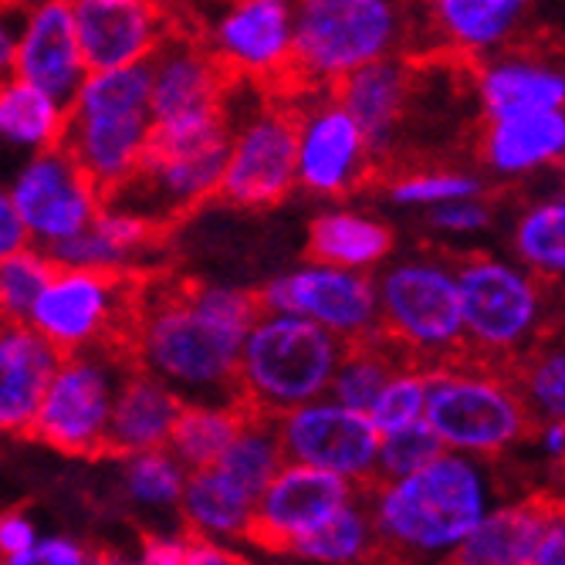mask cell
Here are the masks:
<instances>
[{
  "label": "cell",
  "instance_id": "obj_1",
  "mask_svg": "<svg viewBox=\"0 0 565 565\" xmlns=\"http://www.w3.org/2000/svg\"><path fill=\"white\" fill-rule=\"evenodd\" d=\"M265 312L258 288L211 285L157 265L142 275L132 352L183 403H231L244 335Z\"/></svg>",
  "mask_w": 565,
  "mask_h": 565
},
{
  "label": "cell",
  "instance_id": "obj_2",
  "mask_svg": "<svg viewBox=\"0 0 565 565\" xmlns=\"http://www.w3.org/2000/svg\"><path fill=\"white\" fill-rule=\"evenodd\" d=\"M484 465L481 457L444 450L403 478L363 484L390 565L447 555L488 515L491 478Z\"/></svg>",
  "mask_w": 565,
  "mask_h": 565
},
{
  "label": "cell",
  "instance_id": "obj_3",
  "mask_svg": "<svg viewBox=\"0 0 565 565\" xmlns=\"http://www.w3.org/2000/svg\"><path fill=\"white\" fill-rule=\"evenodd\" d=\"M234 136V102L227 116L196 122H152L132 173L102 200L177 231L217 196Z\"/></svg>",
  "mask_w": 565,
  "mask_h": 565
},
{
  "label": "cell",
  "instance_id": "obj_4",
  "mask_svg": "<svg viewBox=\"0 0 565 565\" xmlns=\"http://www.w3.org/2000/svg\"><path fill=\"white\" fill-rule=\"evenodd\" d=\"M396 55H420V11L406 0H295V95Z\"/></svg>",
  "mask_w": 565,
  "mask_h": 565
},
{
  "label": "cell",
  "instance_id": "obj_5",
  "mask_svg": "<svg viewBox=\"0 0 565 565\" xmlns=\"http://www.w3.org/2000/svg\"><path fill=\"white\" fill-rule=\"evenodd\" d=\"M465 355L511 370L545 335L558 316V291L535 278L511 254L465 250L457 254Z\"/></svg>",
  "mask_w": 565,
  "mask_h": 565
},
{
  "label": "cell",
  "instance_id": "obj_6",
  "mask_svg": "<svg viewBox=\"0 0 565 565\" xmlns=\"http://www.w3.org/2000/svg\"><path fill=\"white\" fill-rule=\"evenodd\" d=\"M380 301V335L424 366H444L465 355L457 254L444 244L393 254L373 271Z\"/></svg>",
  "mask_w": 565,
  "mask_h": 565
},
{
  "label": "cell",
  "instance_id": "obj_7",
  "mask_svg": "<svg viewBox=\"0 0 565 565\" xmlns=\"http://www.w3.org/2000/svg\"><path fill=\"white\" fill-rule=\"evenodd\" d=\"M345 342L288 312H262L237 359L234 406L247 417L278 420L288 409L329 396Z\"/></svg>",
  "mask_w": 565,
  "mask_h": 565
},
{
  "label": "cell",
  "instance_id": "obj_8",
  "mask_svg": "<svg viewBox=\"0 0 565 565\" xmlns=\"http://www.w3.org/2000/svg\"><path fill=\"white\" fill-rule=\"evenodd\" d=\"M152 129L149 65L88 72L65 113L62 149L92 177L106 200L136 167Z\"/></svg>",
  "mask_w": 565,
  "mask_h": 565
},
{
  "label": "cell",
  "instance_id": "obj_9",
  "mask_svg": "<svg viewBox=\"0 0 565 565\" xmlns=\"http://www.w3.org/2000/svg\"><path fill=\"white\" fill-rule=\"evenodd\" d=\"M427 424L447 450L481 460L504 457L535 430V417L511 380V370H498L468 355L430 370Z\"/></svg>",
  "mask_w": 565,
  "mask_h": 565
},
{
  "label": "cell",
  "instance_id": "obj_10",
  "mask_svg": "<svg viewBox=\"0 0 565 565\" xmlns=\"http://www.w3.org/2000/svg\"><path fill=\"white\" fill-rule=\"evenodd\" d=\"M295 95L254 85L234 92V136L214 203L234 211H271L298 190Z\"/></svg>",
  "mask_w": 565,
  "mask_h": 565
},
{
  "label": "cell",
  "instance_id": "obj_11",
  "mask_svg": "<svg viewBox=\"0 0 565 565\" xmlns=\"http://www.w3.org/2000/svg\"><path fill=\"white\" fill-rule=\"evenodd\" d=\"M136 366L139 359L113 342L62 352V363L44 390L31 440H41L65 457L102 460L119 383Z\"/></svg>",
  "mask_w": 565,
  "mask_h": 565
},
{
  "label": "cell",
  "instance_id": "obj_12",
  "mask_svg": "<svg viewBox=\"0 0 565 565\" xmlns=\"http://www.w3.org/2000/svg\"><path fill=\"white\" fill-rule=\"evenodd\" d=\"M146 271L149 268L109 271L55 265V275L47 278L31 308L28 326L38 329L58 352H75L102 342L132 352L136 305Z\"/></svg>",
  "mask_w": 565,
  "mask_h": 565
},
{
  "label": "cell",
  "instance_id": "obj_13",
  "mask_svg": "<svg viewBox=\"0 0 565 565\" xmlns=\"http://www.w3.org/2000/svg\"><path fill=\"white\" fill-rule=\"evenodd\" d=\"M298 190L319 200H345L380 180V163L352 113L332 92L295 95Z\"/></svg>",
  "mask_w": 565,
  "mask_h": 565
},
{
  "label": "cell",
  "instance_id": "obj_14",
  "mask_svg": "<svg viewBox=\"0 0 565 565\" xmlns=\"http://www.w3.org/2000/svg\"><path fill=\"white\" fill-rule=\"evenodd\" d=\"M207 38L237 82L295 95V0H231Z\"/></svg>",
  "mask_w": 565,
  "mask_h": 565
},
{
  "label": "cell",
  "instance_id": "obj_15",
  "mask_svg": "<svg viewBox=\"0 0 565 565\" xmlns=\"http://www.w3.org/2000/svg\"><path fill=\"white\" fill-rule=\"evenodd\" d=\"M275 427L288 465L322 468L355 484L376 481L380 430L363 409L342 406L332 396H319L281 414Z\"/></svg>",
  "mask_w": 565,
  "mask_h": 565
},
{
  "label": "cell",
  "instance_id": "obj_16",
  "mask_svg": "<svg viewBox=\"0 0 565 565\" xmlns=\"http://www.w3.org/2000/svg\"><path fill=\"white\" fill-rule=\"evenodd\" d=\"M265 312L301 316L339 335L342 342L370 339L380 332L376 278L335 265L308 262L258 288Z\"/></svg>",
  "mask_w": 565,
  "mask_h": 565
},
{
  "label": "cell",
  "instance_id": "obj_17",
  "mask_svg": "<svg viewBox=\"0 0 565 565\" xmlns=\"http://www.w3.org/2000/svg\"><path fill=\"white\" fill-rule=\"evenodd\" d=\"M11 196L38 250L82 234L102 207L98 186L62 146L38 149L18 173Z\"/></svg>",
  "mask_w": 565,
  "mask_h": 565
},
{
  "label": "cell",
  "instance_id": "obj_18",
  "mask_svg": "<svg viewBox=\"0 0 565 565\" xmlns=\"http://www.w3.org/2000/svg\"><path fill=\"white\" fill-rule=\"evenodd\" d=\"M539 0H427L420 8V55L471 68L519 44Z\"/></svg>",
  "mask_w": 565,
  "mask_h": 565
},
{
  "label": "cell",
  "instance_id": "obj_19",
  "mask_svg": "<svg viewBox=\"0 0 565 565\" xmlns=\"http://www.w3.org/2000/svg\"><path fill=\"white\" fill-rule=\"evenodd\" d=\"M359 484L308 465H281L271 484L262 491L244 539L265 552L288 555V548L322 529L332 515L355 498Z\"/></svg>",
  "mask_w": 565,
  "mask_h": 565
},
{
  "label": "cell",
  "instance_id": "obj_20",
  "mask_svg": "<svg viewBox=\"0 0 565 565\" xmlns=\"http://www.w3.org/2000/svg\"><path fill=\"white\" fill-rule=\"evenodd\" d=\"M420 58L414 55H396L373 62L345 75L332 95L352 113L359 129L366 132V142L380 163V173L393 167L403 152L406 122L414 116V98L420 85Z\"/></svg>",
  "mask_w": 565,
  "mask_h": 565
},
{
  "label": "cell",
  "instance_id": "obj_21",
  "mask_svg": "<svg viewBox=\"0 0 565 565\" xmlns=\"http://www.w3.org/2000/svg\"><path fill=\"white\" fill-rule=\"evenodd\" d=\"M88 72L149 62L170 28V0H68Z\"/></svg>",
  "mask_w": 565,
  "mask_h": 565
},
{
  "label": "cell",
  "instance_id": "obj_22",
  "mask_svg": "<svg viewBox=\"0 0 565 565\" xmlns=\"http://www.w3.org/2000/svg\"><path fill=\"white\" fill-rule=\"evenodd\" d=\"M468 78L481 119L565 109V65L522 41L475 62Z\"/></svg>",
  "mask_w": 565,
  "mask_h": 565
},
{
  "label": "cell",
  "instance_id": "obj_23",
  "mask_svg": "<svg viewBox=\"0 0 565 565\" xmlns=\"http://www.w3.org/2000/svg\"><path fill=\"white\" fill-rule=\"evenodd\" d=\"M475 160L488 183H525L565 170V109L481 119Z\"/></svg>",
  "mask_w": 565,
  "mask_h": 565
},
{
  "label": "cell",
  "instance_id": "obj_24",
  "mask_svg": "<svg viewBox=\"0 0 565 565\" xmlns=\"http://www.w3.org/2000/svg\"><path fill=\"white\" fill-rule=\"evenodd\" d=\"M14 75L58 98L65 109L72 106L88 78V65L68 0H41L28 11L14 55Z\"/></svg>",
  "mask_w": 565,
  "mask_h": 565
},
{
  "label": "cell",
  "instance_id": "obj_25",
  "mask_svg": "<svg viewBox=\"0 0 565 565\" xmlns=\"http://www.w3.org/2000/svg\"><path fill=\"white\" fill-rule=\"evenodd\" d=\"M62 352L28 322L0 326V437H31Z\"/></svg>",
  "mask_w": 565,
  "mask_h": 565
},
{
  "label": "cell",
  "instance_id": "obj_26",
  "mask_svg": "<svg viewBox=\"0 0 565 565\" xmlns=\"http://www.w3.org/2000/svg\"><path fill=\"white\" fill-rule=\"evenodd\" d=\"M558 491H535L488 515L437 565H532Z\"/></svg>",
  "mask_w": 565,
  "mask_h": 565
},
{
  "label": "cell",
  "instance_id": "obj_27",
  "mask_svg": "<svg viewBox=\"0 0 565 565\" xmlns=\"http://www.w3.org/2000/svg\"><path fill=\"white\" fill-rule=\"evenodd\" d=\"M183 409V399L149 370L136 366L122 376L113 417L106 430V454L102 460H122L142 450H157L170 444L173 424Z\"/></svg>",
  "mask_w": 565,
  "mask_h": 565
},
{
  "label": "cell",
  "instance_id": "obj_28",
  "mask_svg": "<svg viewBox=\"0 0 565 565\" xmlns=\"http://www.w3.org/2000/svg\"><path fill=\"white\" fill-rule=\"evenodd\" d=\"M396 254L393 227L359 207H326L308 224L305 258L349 271H380Z\"/></svg>",
  "mask_w": 565,
  "mask_h": 565
},
{
  "label": "cell",
  "instance_id": "obj_29",
  "mask_svg": "<svg viewBox=\"0 0 565 565\" xmlns=\"http://www.w3.org/2000/svg\"><path fill=\"white\" fill-rule=\"evenodd\" d=\"M511 258L542 278L552 291H565V183L519 203L508 227Z\"/></svg>",
  "mask_w": 565,
  "mask_h": 565
},
{
  "label": "cell",
  "instance_id": "obj_30",
  "mask_svg": "<svg viewBox=\"0 0 565 565\" xmlns=\"http://www.w3.org/2000/svg\"><path fill=\"white\" fill-rule=\"evenodd\" d=\"M288 555L322 562V565H390L380 532L373 525V511L366 491L359 484L355 498L332 515L322 529L298 539Z\"/></svg>",
  "mask_w": 565,
  "mask_h": 565
},
{
  "label": "cell",
  "instance_id": "obj_31",
  "mask_svg": "<svg viewBox=\"0 0 565 565\" xmlns=\"http://www.w3.org/2000/svg\"><path fill=\"white\" fill-rule=\"evenodd\" d=\"M376 190L396 211L427 214L440 203L460 196H481L488 193V180L481 170L471 167H434V163H393L380 173Z\"/></svg>",
  "mask_w": 565,
  "mask_h": 565
},
{
  "label": "cell",
  "instance_id": "obj_32",
  "mask_svg": "<svg viewBox=\"0 0 565 565\" xmlns=\"http://www.w3.org/2000/svg\"><path fill=\"white\" fill-rule=\"evenodd\" d=\"M65 106L24 78H0V142L51 149L65 132Z\"/></svg>",
  "mask_w": 565,
  "mask_h": 565
},
{
  "label": "cell",
  "instance_id": "obj_33",
  "mask_svg": "<svg viewBox=\"0 0 565 565\" xmlns=\"http://www.w3.org/2000/svg\"><path fill=\"white\" fill-rule=\"evenodd\" d=\"M180 511L193 535L203 539H244L254 515V501L231 488L214 468L186 471Z\"/></svg>",
  "mask_w": 565,
  "mask_h": 565
},
{
  "label": "cell",
  "instance_id": "obj_34",
  "mask_svg": "<svg viewBox=\"0 0 565 565\" xmlns=\"http://www.w3.org/2000/svg\"><path fill=\"white\" fill-rule=\"evenodd\" d=\"M511 380L522 390L535 424L565 420V308H558L545 335L511 366Z\"/></svg>",
  "mask_w": 565,
  "mask_h": 565
},
{
  "label": "cell",
  "instance_id": "obj_35",
  "mask_svg": "<svg viewBox=\"0 0 565 565\" xmlns=\"http://www.w3.org/2000/svg\"><path fill=\"white\" fill-rule=\"evenodd\" d=\"M244 420L247 414L231 403H183L167 447L177 454L186 471L214 468Z\"/></svg>",
  "mask_w": 565,
  "mask_h": 565
},
{
  "label": "cell",
  "instance_id": "obj_36",
  "mask_svg": "<svg viewBox=\"0 0 565 565\" xmlns=\"http://www.w3.org/2000/svg\"><path fill=\"white\" fill-rule=\"evenodd\" d=\"M285 454H281V440H278V427L271 417H247L237 430V437L231 440V447L221 454V460L214 465V471L237 488L244 498H250L258 504L262 491L271 484V478L281 471Z\"/></svg>",
  "mask_w": 565,
  "mask_h": 565
},
{
  "label": "cell",
  "instance_id": "obj_37",
  "mask_svg": "<svg viewBox=\"0 0 565 565\" xmlns=\"http://www.w3.org/2000/svg\"><path fill=\"white\" fill-rule=\"evenodd\" d=\"M406 359L409 355H403L380 332L370 335V339L345 342L342 359L335 366V376H332V386H329V396L339 399L342 406H352V409H363V414H370L373 399L380 396V390L390 383V376L406 363ZM414 363H417V359H414Z\"/></svg>",
  "mask_w": 565,
  "mask_h": 565
},
{
  "label": "cell",
  "instance_id": "obj_38",
  "mask_svg": "<svg viewBox=\"0 0 565 565\" xmlns=\"http://www.w3.org/2000/svg\"><path fill=\"white\" fill-rule=\"evenodd\" d=\"M427 393H430V366L406 359L370 406V420L376 424L380 437L427 420Z\"/></svg>",
  "mask_w": 565,
  "mask_h": 565
},
{
  "label": "cell",
  "instance_id": "obj_39",
  "mask_svg": "<svg viewBox=\"0 0 565 565\" xmlns=\"http://www.w3.org/2000/svg\"><path fill=\"white\" fill-rule=\"evenodd\" d=\"M122 460H126V468H122L126 494L136 504H146V508L180 504V494L186 484V468L180 465L173 450L157 447V450H142V454H132Z\"/></svg>",
  "mask_w": 565,
  "mask_h": 565
},
{
  "label": "cell",
  "instance_id": "obj_40",
  "mask_svg": "<svg viewBox=\"0 0 565 565\" xmlns=\"http://www.w3.org/2000/svg\"><path fill=\"white\" fill-rule=\"evenodd\" d=\"M51 275H55V262L34 244L11 254L8 262H0V312H4L8 322H28Z\"/></svg>",
  "mask_w": 565,
  "mask_h": 565
},
{
  "label": "cell",
  "instance_id": "obj_41",
  "mask_svg": "<svg viewBox=\"0 0 565 565\" xmlns=\"http://www.w3.org/2000/svg\"><path fill=\"white\" fill-rule=\"evenodd\" d=\"M444 440L437 437V430L420 420V424H409L403 430L383 434L380 437V460H376V481H393L403 478L409 471H417L437 454H444Z\"/></svg>",
  "mask_w": 565,
  "mask_h": 565
},
{
  "label": "cell",
  "instance_id": "obj_42",
  "mask_svg": "<svg viewBox=\"0 0 565 565\" xmlns=\"http://www.w3.org/2000/svg\"><path fill=\"white\" fill-rule=\"evenodd\" d=\"M420 217H424V227L447 247V244H465V241L488 234L498 221V207L488 193H481V196H460V200L440 203V207Z\"/></svg>",
  "mask_w": 565,
  "mask_h": 565
},
{
  "label": "cell",
  "instance_id": "obj_43",
  "mask_svg": "<svg viewBox=\"0 0 565 565\" xmlns=\"http://www.w3.org/2000/svg\"><path fill=\"white\" fill-rule=\"evenodd\" d=\"M88 552L68 539H44L8 558V565H85Z\"/></svg>",
  "mask_w": 565,
  "mask_h": 565
},
{
  "label": "cell",
  "instance_id": "obj_44",
  "mask_svg": "<svg viewBox=\"0 0 565 565\" xmlns=\"http://www.w3.org/2000/svg\"><path fill=\"white\" fill-rule=\"evenodd\" d=\"M38 542L34 522L28 519L24 508H8L0 511V558H11Z\"/></svg>",
  "mask_w": 565,
  "mask_h": 565
},
{
  "label": "cell",
  "instance_id": "obj_45",
  "mask_svg": "<svg viewBox=\"0 0 565 565\" xmlns=\"http://www.w3.org/2000/svg\"><path fill=\"white\" fill-rule=\"evenodd\" d=\"M24 247H31V234L14 207L11 190L0 186V262H8L11 254H18Z\"/></svg>",
  "mask_w": 565,
  "mask_h": 565
},
{
  "label": "cell",
  "instance_id": "obj_46",
  "mask_svg": "<svg viewBox=\"0 0 565 565\" xmlns=\"http://www.w3.org/2000/svg\"><path fill=\"white\" fill-rule=\"evenodd\" d=\"M532 565H565V494L558 491L552 519L539 539V548L532 555Z\"/></svg>",
  "mask_w": 565,
  "mask_h": 565
},
{
  "label": "cell",
  "instance_id": "obj_47",
  "mask_svg": "<svg viewBox=\"0 0 565 565\" xmlns=\"http://www.w3.org/2000/svg\"><path fill=\"white\" fill-rule=\"evenodd\" d=\"M190 539H173L160 532L142 535V562L139 565H183Z\"/></svg>",
  "mask_w": 565,
  "mask_h": 565
},
{
  "label": "cell",
  "instance_id": "obj_48",
  "mask_svg": "<svg viewBox=\"0 0 565 565\" xmlns=\"http://www.w3.org/2000/svg\"><path fill=\"white\" fill-rule=\"evenodd\" d=\"M183 565H250V562L241 558L237 552L217 545V539H203V535L190 532V545H186Z\"/></svg>",
  "mask_w": 565,
  "mask_h": 565
},
{
  "label": "cell",
  "instance_id": "obj_49",
  "mask_svg": "<svg viewBox=\"0 0 565 565\" xmlns=\"http://www.w3.org/2000/svg\"><path fill=\"white\" fill-rule=\"evenodd\" d=\"M85 565H132V562L122 558L116 548H95V552H88V562Z\"/></svg>",
  "mask_w": 565,
  "mask_h": 565
},
{
  "label": "cell",
  "instance_id": "obj_50",
  "mask_svg": "<svg viewBox=\"0 0 565 565\" xmlns=\"http://www.w3.org/2000/svg\"><path fill=\"white\" fill-rule=\"evenodd\" d=\"M0 4H11V8H34V4H41V0H0Z\"/></svg>",
  "mask_w": 565,
  "mask_h": 565
},
{
  "label": "cell",
  "instance_id": "obj_51",
  "mask_svg": "<svg viewBox=\"0 0 565 565\" xmlns=\"http://www.w3.org/2000/svg\"><path fill=\"white\" fill-rule=\"evenodd\" d=\"M406 4H409V8H417V11H420V8L427 4V0H406Z\"/></svg>",
  "mask_w": 565,
  "mask_h": 565
},
{
  "label": "cell",
  "instance_id": "obj_52",
  "mask_svg": "<svg viewBox=\"0 0 565 565\" xmlns=\"http://www.w3.org/2000/svg\"><path fill=\"white\" fill-rule=\"evenodd\" d=\"M558 484H562V494H565V465H562V471H558Z\"/></svg>",
  "mask_w": 565,
  "mask_h": 565
},
{
  "label": "cell",
  "instance_id": "obj_53",
  "mask_svg": "<svg viewBox=\"0 0 565 565\" xmlns=\"http://www.w3.org/2000/svg\"><path fill=\"white\" fill-rule=\"evenodd\" d=\"M4 322H8V319H4V312H0V326H4Z\"/></svg>",
  "mask_w": 565,
  "mask_h": 565
},
{
  "label": "cell",
  "instance_id": "obj_54",
  "mask_svg": "<svg viewBox=\"0 0 565 565\" xmlns=\"http://www.w3.org/2000/svg\"><path fill=\"white\" fill-rule=\"evenodd\" d=\"M217 4H231V0H217Z\"/></svg>",
  "mask_w": 565,
  "mask_h": 565
},
{
  "label": "cell",
  "instance_id": "obj_55",
  "mask_svg": "<svg viewBox=\"0 0 565 565\" xmlns=\"http://www.w3.org/2000/svg\"><path fill=\"white\" fill-rule=\"evenodd\" d=\"M562 4H565V0H562Z\"/></svg>",
  "mask_w": 565,
  "mask_h": 565
}]
</instances>
